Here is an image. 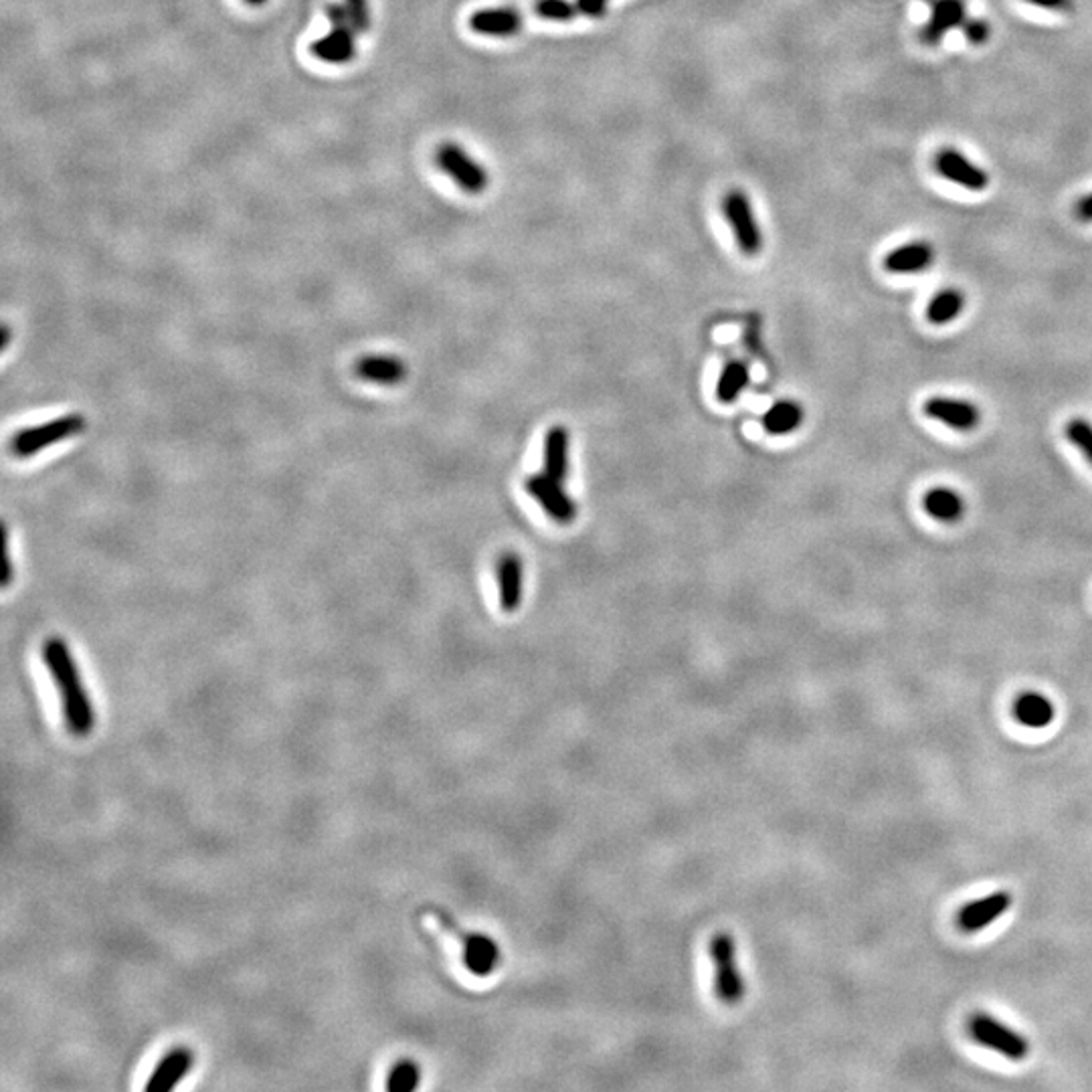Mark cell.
Masks as SVG:
<instances>
[{
  "label": "cell",
  "instance_id": "1",
  "mask_svg": "<svg viewBox=\"0 0 1092 1092\" xmlns=\"http://www.w3.org/2000/svg\"><path fill=\"white\" fill-rule=\"evenodd\" d=\"M41 660L59 694L68 731L75 736L90 735L95 727L94 707L68 641L48 638L41 647Z\"/></svg>",
  "mask_w": 1092,
  "mask_h": 1092
},
{
  "label": "cell",
  "instance_id": "2",
  "mask_svg": "<svg viewBox=\"0 0 1092 1092\" xmlns=\"http://www.w3.org/2000/svg\"><path fill=\"white\" fill-rule=\"evenodd\" d=\"M86 426L88 423H86L83 415L68 413V415H61V417H55L51 421H45V423L21 429L11 439V453L15 457H21V459L33 457V455L48 450V448L59 444V441L72 439L75 435L83 433Z\"/></svg>",
  "mask_w": 1092,
  "mask_h": 1092
},
{
  "label": "cell",
  "instance_id": "3",
  "mask_svg": "<svg viewBox=\"0 0 1092 1092\" xmlns=\"http://www.w3.org/2000/svg\"><path fill=\"white\" fill-rule=\"evenodd\" d=\"M709 955L716 967V975H714L716 998L720 999L722 1003L735 1005L745 998L747 985H745V979L736 965V945L733 935H729V933L714 935L709 943Z\"/></svg>",
  "mask_w": 1092,
  "mask_h": 1092
},
{
  "label": "cell",
  "instance_id": "4",
  "mask_svg": "<svg viewBox=\"0 0 1092 1092\" xmlns=\"http://www.w3.org/2000/svg\"><path fill=\"white\" fill-rule=\"evenodd\" d=\"M720 207H722V214H724L727 223L733 229L738 249L749 258L759 256L762 245H765V239H762V229L757 223L749 194L740 189L729 190L722 196Z\"/></svg>",
  "mask_w": 1092,
  "mask_h": 1092
},
{
  "label": "cell",
  "instance_id": "5",
  "mask_svg": "<svg viewBox=\"0 0 1092 1092\" xmlns=\"http://www.w3.org/2000/svg\"><path fill=\"white\" fill-rule=\"evenodd\" d=\"M435 917L441 921V925L446 926L450 933H453L462 941V945H464V965H466V969L470 974L484 977V975L492 974L498 967L500 949L492 937L459 928V925L453 921L446 910H435Z\"/></svg>",
  "mask_w": 1092,
  "mask_h": 1092
},
{
  "label": "cell",
  "instance_id": "6",
  "mask_svg": "<svg viewBox=\"0 0 1092 1092\" xmlns=\"http://www.w3.org/2000/svg\"><path fill=\"white\" fill-rule=\"evenodd\" d=\"M967 1025L977 1044L985 1046L1010 1060L1020 1062L1030 1054V1042L1021 1034L987 1014H975Z\"/></svg>",
  "mask_w": 1092,
  "mask_h": 1092
},
{
  "label": "cell",
  "instance_id": "7",
  "mask_svg": "<svg viewBox=\"0 0 1092 1092\" xmlns=\"http://www.w3.org/2000/svg\"><path fill=\"white\" fill-rule=\"evenodd\" d=\"M435 163L464 192L479 194L490 185L488 170L457 144H441L435 152Z\"/></svg>",
  "mask_w": 1092,
  "mask_h": 1092
},
{
  "label": "cell",
  "instance_id": "8",
  "mask_svg": "<svg viewBox=\"0 0 1092 1092\" xmlns=\"http://www.w3.org/2000/svg\"><path fill=\"white\" fill-rule=\"evenodd\" d=\"M526 492L545 508L546 514L554 523L569 524L577 519V506L565 492L561 479H554L545 472L530 475L526 479Z\"/></svg>",
  "mask_w": 1092,
  "mask_h": 1092
},
{
  "label": "cell",
  "instance_id": "9",
  "mask_svg": "<svg viewBox=\"0 0 1092 1092\" xmlns=\"http://www.w3.org/2000/svg\"><path fill=\"white\" fill-rule=\"evenodd\" d=\"M933 165L939 176H943L945 181L959 185L963 189L983 192L990 187V174L955 148H941L935 154Z\"/></svg>",
  "mask_w": 1092,
  "mask_h": 1092
},
{
  "label": "cell",
  "instance_id": "10",
  "mask_svg": "<svg viewBox=\"0 0 1092 1092\" xmlns=\"http://www.w3.org/2000/svg\"><path fill=\"white\" fill-rule=\"evenodd\" d=\"M925 415L961 433L974 431L981 423L977 404L950 397H930L925 403Z\"/></svg>",
  "mask_w": 1092,
  "mask_h": 1092
},
{
  "label": "cell",
  "instance_id": "11",
  "mask_svg": "<svg viewBox=\"0 0 1092 1092\" xmlns=\"http://www.w3.org/2000/svg\"><path fill=\"white\" fill-rule=\"evenodd\" d=\"M930 17L921 29V43L926 48H937L943 43L953 29L965 23V2L963 0H928Z\"/></svg>",
  "mask_w": 1092,
  "mask_h": 1092
},
{
  "label": "cell",
  "instance_id": "12",
  "mask_svg": "<svg viewBox=\"0 0 1092 1092\" xmlns=\"http://www.w3.org/2000/svg\"><path fill=\"white\" fill-rule=\"evenodd\" d=\"M1010 906H1012V895L999 890L985 899L965 904L959 910L957 925L965 933H977L985 926L994 925L1001 915H1005L1010 910Z\"/></svg>",
  "mask_w": 1092,
  "mask_h": 1092
},
{
  "label": "cell",
  "instance_id": "13",
  "mask_svg": "<svg viewBox=\"0 0 1092 1092\" xmlns=\"http://www.w3.org/2000/svg\"><path fill=\"white\" fill-rule=\"evenodd\" d=\"M192 1062H194V1056L192 1052L187 1048H174L170 1050L168 1054H165L158 1065L152 1070L144 1091L146 1092H168L172 1091L176 1085H181L185 1080V1076L189 1074V1070L192 1069Z\"/></svg>",
  "mask_w": 1092,
  "mask_h": 1092
},
{
  "label": "cell",
  "instance_id": "14",
  "mask_svg": "<svg viewBox=\"0 0 1092 1092\" xmlns=\"http://www.w3.org/2000/svg\"><path fill=\"white\" fill-rule=\"evenodd\" d=\"M496 579L502 609L506 614L516 611L523 603L524 569L521 557L514 552L502 554L496 565Z\"/></svg>",
  "mask_w": 1092,
  "mask_h": 1092
},
{
  "label": "cell",
  "instance_id": "15",
  "mask_svg": "<svg viewBox=\"0 0 1092 1092\" xmlns=\"http://www.w3.org/2000/svg\"><path fill=\"white\" fill-rule=\"evenodd\" d=\"M524 26V15L516 8H482L470 17V29L477 35L488 37H512L521 33Z\"/></svg>",
  "mask_w": 1092,
  "mask_h": 1092
},
{
  "label": "cell",
  "instance_id": "16",
  "mask_svg": "<svg viewBox=\"0 0 1092 1092\" xmlns=\"http://www.w3.org/2000/svg\"><path fill=\"white\" fill-rule=\"evenodd\" d=\"M935 262V247L926 241L904 243L884 258V269L899 276H912L926 271Z\"/></svg>",
  "mask_w": 1092,
  "mask_h": 1092
},
{
  "label": "cell",
  "instance_id": "17",
  "mask_svg": "<svg viewBox=\"0 0 1092 1092\" xmlns=\"http://www.w3.org/2000/svg\"><path fill=\"white\" fill-rule=\"evenodd\" d=\"M355 371L360 379L375 382V384H384V387L399 384L407 375L403 360L389 357V355H369V357L358 358Z\"/></svg>",
  "mask_w": 1092,
  "mask_h": 1092
},
{
  "label": "cell",
  "instance_id": "18",
  "mask_svg": "<svg viewBox=\"0 0 1092 1092\" xmlns=\"http://www.w3.org/2000/svg\"><path fill=\"white\" fill-rule=\"evenodd\" d=\"M355 29L353 26H333L331 35L312 43L309 51L328 63H346L355 55Z\"/></svg>",
  "mask_w": 1092,
  "mask_h": 1092
},
{
  "label": "cell",
  "instance_id": "19",
  "mask_svg": "<svg viewBox=\"0 0 1092 1092\" xmlns=\"http://www.w3.org/2000/svg\"><path fill=\"white\" fill-rule=\"evenodd\" d=\"M926 514L939 523H957L965 514V500L953 488H930L923 498Z\"/></svg>",
  "mask_w": 1092,
  "mask_h": 1092
},
{
  "label": "cell",
  "instance_id": "20",
  "mask_svg": "<svg viewBox=\"0 0 1092 1092\" xmlns=\"http://www.w3.org/2000/svg\"><path fill=\"white\" fill-rule=\"evenodd\" d=\"M569 431L563 426L546 431L545 437V474L554 479H565L569 474Z\"/></svg>",
  "mask_w": 1092,
  "mask_h": 1092
},
{
  "label": "cell",
  "instance_id": "21",
  "mask_svg": "<svg viewBox=\"0 0 1092 1092\" xmlns=\"http://www.w3.org/2000/svg\"><path fill=\"white\" fill-rule=\"evenodd\" d=\"M1054 704L1042 696V694H1036V692H1028V694H1021L1020 698L1014 702V716L1016 720L1028 727V729H1046L1052 724L1054 720Z\"/></svg>",
  "mask_w": 1092,
  "mask_h": 1092
},
{
  "label": "cell",
  "instance_id": "22",
  "mask_svg": "<svg viewBox=\"0 0 1092 1092\" xmlns=\"http://www.w3.org/2000/svg\"><path fill=\"white\" fill-rule=\"evenodd\" d=\"M804 423V409L795 401H779L762 415V428L771 435H787Z\"/></svg>",
  "mask_w": 1092,
  "mask_h": 1092
},
{
  "label": "cell",
  "instance_id": "23",
  "mask_svg": "<svg viewBox=\"0 0 1092 1092\" xmlns=\"http://www.w3.org/2000/svg\"><path fill=\"white\" fill-rule=\"evenodd\" d=\"M963 308H965V296L959 289H943L930 300V304L926 308V318L930 324L943 326V324L953 322L955 318H959Z\"/></svg>",
  "mask_w": 1092,
  "mask_h": 1092
},
{
  "label": "cell",
  "instance_id": "24",
  "mask_svg": "<svg viewBox=\"0 0 1092 1092\" xmlns=\"http://www.w3.org/2000/svg\"><path fill=\"white\" fill-rule=\"evenodd\" d=\"M747 384H749L747 364L740 360H731L720 373V379L716 384V397L720 403H735L738 395L747 389Z\"/></svg>",
  "mask_w": 1092,
  "mask_h": 1092
},
{
  "label": "cell",
  "instance_id": "25",
  "mask_svg": "<svg viewBox=\"0 0 1092 1092\" xmlns=\"http://www.w3.org/2000/svg\"><path fill=\"white\" fill-rule=\"evenodd\" d=\"M419 1067L411 1060H403L399 1065H395L393 1070L389 1072V1078H387V1091L391 1092H411L417 1089L419 1085Z\"/></svg>",
  "mask_w": 1092,
  "mask_h": 1092
},
{
  "label": "cell",
  "instance_id": "26",
  "mask_svg": "<svg viewBox=\"0 0 1092 1092\" xmlns=\"http://www.w3.org/2000/svg\"><path fill=\"white\" fill-rule=\"evenodd\" d=\"M532 13L545 21H572L579 17L575 0H539Z\"/></svg>",
  "mask_w": 1092,
  "mask_h": 1092
},
{
  "label": "cell",
  "instance_id": "27",
  "mask_svg": "<svg viewBox=\"0 0 1092 1092\" xmlns=\"http://www.w3.org/2000/svg\"><path fill=\"white\" fill-rule=\"evenodd\" d=\"M1065 433H1067V437H1069L1070 444H1072V446H1074V448H1076L1078 452L1082 453V455H1085V457L1089 459V464H1091L1092 466L1091 421H1087V419H1080V417H1076V419H1070L1069 423H1067V428H1065Z\"/></svg>",
  "mask_w": 1092,
  "mask_h": 1092
},
{
  "label": "cell",
  "instance_id": "28",
  "mask_svg": "<svg viewBox=\"0 0 1092 1092\" xmlns=\"http://www.w3.org/2000/svg\"><path fill=\"white\" fill-rule=\"evenodd\" d=\"M346 11H349V17H351V23L355 33H366L369 31V24H371V17H369V2L366 0H346Z\"/></svg>",
  "mask_w": 1092,
  "mask_h": 1092
},
{
  "label": "cell",
  "instance_id": "29",
  "mask_svg": "<svg viewBox=\"0 0 1092 1092\" xmlns=\"http://www.w3.org/2000/svg\"><path fill=\"white\" fill-rule=\"evenodd\" d=\"M961 29H963L965 39H967L972 45H983V43H987V39H990V35H992V26H990L987 21H983V19H969V21L965 19V23L961 24Z\"/></svg>",
  "mask_w": 1092,
  "mask_h": 1092
},
{
  "label": "cell",
  "instance_id": "30",
  "mask_svg": "<svg viewBox=\"0 0 1092 1092\" xmlns=\"http://www.w3.org/2000/svg\"><path fill=\"white\" fill-rule=\"evenodd\" d=\"M607 2L609 0H575V6H577V13L579 17H603L605 11H607Z\"/></svg>",
  "mask_w": 1092,
  "mask_h": 1092
},
{
  "label": "cell",
  "instance_id": "31",
  "mask_svg": "<svg viewBox=\"0 0 1092 1092\" xmlns=\"http://www.w3.org/2000/svg\"><path fill=\"white\" fill-rule=\"evenodd\" d=\"M1025 2L1046 8V11H1052V13H1062V15H1069L1074 11L1072 0H1025Z\"/></svg>",
  "mask_w": 1092,
  "mask_h": 1092
},
{
  "label": "cell",
  "instance_id": "32",
  "mask_svg": "<svg viewBox=\"0 0 1092 1092\" xmlns=\"http://www.w3.org/2000/svg\"><path fill=\"white\" fill-rule=\"evenodd\" d=\"M1076 216H1078L1080 221H1085V223H1092V192L1091 194H1087V196H1082V199L1078 201V205H1076Z\"/></svg>",
  "mask_w": 1092,
  "mask_h": 1092
},
{
  "label": "cell",
  "instance_id": "33",
  "mask_svg": "<svg viewBox=\"0 0 1092 1092\" xmlns=\"http://www.w3.org/2000/svg\"><path fill=\"white\" fill-rule=\"evenodd\" d=\"M247 2H251V4H260L263 0H247Z\"/></svg>",
  "mask_w": 1092,
  "mask_h": 1092
}]
</instances>
